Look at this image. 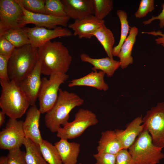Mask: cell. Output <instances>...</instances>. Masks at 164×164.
<instances>
[{"label": "cell", "mask_w": 164, "mask_h": 164, "mask_svg": "<svg viewBox=\"0 0 164 164\" xmlns=\"http://www.w3.org/2000/svg\"><path fill=\"white\" fill-rule=\"evenodd\" d=\"M94 15L98 19L103 20L111 11L113 7L112 0H93Z\"/></svg>", "instance_id": "28"}, {"label": "cell", "mask_w": 164, "mask_h": 164, "mask_svg": "<svg viewBox=\"0 0 164 164\" xmlns=\"http://www.w3.org/2000/svg\"><path fill=\"white\" fill-rule=\"evenodd\" d=\"M38 62V48L30 44L16 48L8 62L9 79L19 86L22 80L34 69Z\"/></svg>", "instance_id": "3"}, {"label": "cell", "mask_w": 164, "mask_h": 164, "mask_svg": "<svg viewBox=\"0 0 164 164\" xmlns=\"http://www.w3.org/2000/svg\"><path fill=\"white\" fill-rule=\"evenodd\" d=\"M162 149L153 144L149 132L144 130L128 149L132 164H157L164 158Z\"/></svg>", "instance_id": "5"}, {"label": "cell", "mask_w": 164, "mask_h": 164, "mask_svg": "<svg viewBox=\"0 0 164 164\" xmlns=\"http://www.w3.org/2000/svg\"><path fill=\"white\" fill-rule=\"evenodd\" d=\"M1 36L9 41L16 48L30 44V40L22 27L11 29Z\"/></svg>", "instance_id": "25"}, {"label": "cell", "mask_w": 164, "mask_h": 164, "mask_svg": "<svg viewBox=\"0 0 164 164\" xmlns=\"http://www.w3.org/2000/svg\"><path fill=\"white\" fill-rule=\"evenodd\" d=\"M78 164H82V163H79Z\"/></svg>", "instance_id": "41"}, {"label": "cell", "mask_w": 164, "mask_h": 164, "mask_svg": "<svg viewBox=\"0 0 164 164\" xmlns=\"http://www.w3.org/2000/svg\"><path fill=\"white\" fill-rule=\"evenodd\" d=\"M161 6L162 9L161 12L158 15H152L151 18L143 21L142 23L144 26L149 25L153 21L158 20L159 21V27L161 28H164V3Z\"/></svg>", "instance_id": "37"}, {"label": "cell", "mask_w": 164, "mask_h": 164, "mask_svg": "<svg viewBox=\"0 0 164 164\" xmlns=\"http://www.w3.org/2000/svg\"><path fill=\"white\" fill-rule=\"evenodd\" d=\"M103 46L108 57L113 58V51L115 40L112 31L103 24L93 33Z\"/></svg>", "instance_id": "23"}, {"label": "cell", "mask_w": 164, "mask_h": 164, "mask_svg": "<svg viewBox=\"0 0 164 164\" xmlns=\"http://www.w3.org/2000/svg\"><path fill=\"white\" fill-rule=\"evenodd\" d=\"M16 48L9 41L0 37V55L10 57Z\"/></svg>", "instance_id": "34"}, {"label": "cell", "mask_w": 164, "mask_h": 164, "mask_svg": "<svg viewBox=\"0 0 164 164\" xmlns=\"http://www.w3.org/2000/svg\"><path fill=\"white\" fill-rule=\"evenodd\" d=\"M49 79H41V85L39 94V109L41 114L50 111L55 104L58 96L60 85L66 81L69 76L66 73L55 72Z\"/></svg>", "instance_id": "6"}, {"label": "cell", "mask_w": 164, "mask_h": 164, "mask_svg": "<svg viewBox=\"0 0 164 164\" xmlns=\"http://www.w3.org/2000/svg\"><path fill=\"white\" fill-rule=\"evenodd\" d=\"M121 24V34L119 41L118 44L114 47L113 55L117 56L120 50L121 47L128 35L130 29L127 20V14L124 10L118 9L116 12Z\"/></svg>", "instance_id": "27"}, {"label": "cell", "mask_w": 164, "mask_h": 164, "mask_svg": "<svg viewBox=\"0 0 164 164\" xmlns=\"http://www.w3.org/2000/svg\"><path fill=\"white\" fill-rule=\"evenodd\" d=\"M116 164H132V156L127 149H122L117 154Z\"/></svg>", "instance_id": "36"}, {"label": "cell", "mask_w": 164, "mask_h": 164, "mask_svg": "<svg viewBox=\"0 0 164 164\" xmlns=\"http://www.w3.org/2000/svg\"><path fill=\"white\" fill-rule=\"evenodd\" d=\"M19 4L23 12V15L19 21L20 27L25 26L26 24H33L36 27H44L52 29L56 28L58 26L66 27L70 19L67 16L56 17L43 14L32 13L26 10Z\"/></svg>", "instance_id": "12"}, {"label": "cell", "mask_w": 164, "mask_h": 164, "mask_svg": "<svg viewBox=\"0 0 164 164\" xmlns=\"http://www.w3.org/2000/svg\"><path fill=\"white\" fill-rule=\"evenodd\" d=\"M95 164H116V155L107 153L97 152L93 155Z\"/></svg>", "instance_id": "33"}, {"label": "cell", "mask_w": 164, "mask_h": 164, "mask_svg": "<svg viewBox=\"0 0 164 164\" xmlns=\"http://www.w3.org/2000/svg\"><path fill=\"white\" fill-rule=\"evenodd\" d=\"M25 158L27 164H48L43 158L39 146L31 139L25 138Z\"/></svg>", "instance_id": "24"}, {"label": "cell", "mask_w": 164, "mask_h": 164, "mask_svg": "<svg viewBox=\"0 0 164 164\" xmlns=\"http://www.w3.org/2000/svg\"><path fill=\"white\" fill-rule=\"evenodd\" d=\"M138 32V29L136 26H134L131 27L129 34L117 56L120 59V67L122 69L127 68L133 62L132 51Z\"/></svg>", "instance_id": "22"}, {"label": "cell", "mask_w": 164, "mask_h": 164, "mask_svg": "<svg viewBox=\"0 0 164 164\" xmlns=\"http://www.w3.org/2000/svg\"><path fill=\"white\" fill-rule=\"evenodd\" d=\"M42 74L39 61L33 70L21 82L19 86L30 102V105H36L41 85Z\"/></svg>", "instance_id": "13"}, {"label": "cell", "mask_w": 164, "mask_h": 164, "mask_svg": "<svg viewBox=\"0 0 164 164\" xmlns=\"http://www.w3.org/2000/svg\"><path fill=\"white\" fill-rule=\"evenodd\" d=\"M45 9L46 15L56 17L67 16L60 0H46Z\"/></svg>", "instance_id": "29"}, {"label": "cell", "mask_w": 164, "mask_h": 164, "mask_svg": "<svg viewBox=\"0 0 164 164\" xmlns=\"http://www.w3.org/2000/svg\"><path fill=\"white\" fill-rule=\"evenodd\" d=\"M39 146L43 158L48 164H63L59 154L54 145L43 139Z\"/></svg>", "instance_id": "26"}, {"label": "cell", "mask_w": 164, "mask_h": 164, "mask_svg": "<svg viewBox=\"0 0 164 164\" xmlns=\"http://www.w3.org/2000/svg\"><path fill=\"white\" fill-rule=\"evenodd\" d=\"M142 33L155 36H158L155 39V43L164 48V33H162L161 31L158 30L150 32H142Z\"/></svg>", "instance_id": "38"}, {"label": "cell", "mask_w": 164, "mask_h": 164, "mask_svg": "<svg viewBox=\"0 0 164 164\" xmlns=\"http://www.w3.org/2000/svg\"><path fill=\"white\" fill-rule=\"evenodd\" d=\"M84 100L77 94L60 88L57 100L52 108L46 113L44 122L52 132L59 129L68 121L69 114L75 108L82 105Z\"/></svg>", "instance_id": "2"}, {"label": "cell", "mask_w": 164, "mask_h": 164, "mask_svg": "<svg viewBox=\"0 0 164 164\" xmlns=\"http://www.w3.org/2000/svg\"><path fill=\"white\" fill-rule=\"evenodd\" d=\"M105 74L101 71H93L83 77L72 80L69 82L68 86L72 87L77 86H86L105 91L108 89L109 87L104 80Z\"/></svg>", "instance_id": "20"}, {"label": "cell", "mask_w": 164, "mask_h": 164, "mask_svg": "<svg viewBox=\"0 0 164 164\" xmlns=\"http://www.w3.org/2000/svg\"><path fill=\"white\" fill-rule=\"evenodd\" d=\"M10 57L0 55V79L9 81L8 69L9 60Z\"/></svg>", "instance_id": "35"}, {"label": "cell", "mask_w": 164, "mask_h": 164, "mask_svg": "<svg viewBox=\"0 0 164 164\" xmlns=\"http://www.w3.org/2000/svg\"><path fill=\"white\" fill-rule=\"evenodd\" d=\"M23 121L10 118L0 132V148L9 151L20 148L25 138Z\"/></svg>", "instance_id": "9"}, {"label": "cell", "mask_w": 164, "mask_h": 164, "mask_svg": "<svg viewBox=\"0 0 164 164\" xmlns=\"http://www.w3.org/2000/svg\"><path fill=\"white\" fill-rule=\"evenodd\" d=\"M122 149V144L114 130H108L101 133L97 147V152L116 155Z\"/></svg>", "instance_id": "21"}, {"label": "cell", "mask_w": 164, "mask_h": 164, "mask_svg": "<svg viewBox=\"0 0 164 164\" xmlns=\"http://www.w3.org/2000/svg\"><path fill=\"white\" fill-rule=\"evenodd\" d=\"M23 15L20 6L15 0H0V37L11 29L20 27L19 21Z\"/></svg>", "instance_id": "10"}, {"label": "cell", "mask_w": 164, "mask_h": 164, "mask_svg": "<svg viewBox=\"0 0 164 164\" xmlns=\"http://www.w3.org/2000/svg\"><path fill=\"white\" fill-rule=\"evenodd\" d=\"M5 114L2 110L0 111V126H2L5 122Z\"/></svg>", "instance_id": "39"}, {"label": "cell", "mask_w": 164, "mask_h": 164, "mask_svg": "<svg viewBox=\"0 0 164 164\" xmlns=\"http://www.w3.org/2000/svg\"><path fill=\"white\" fill-rule=\"evenodd\" d=\"M0 107L10 118L17 119L26 113L30 102L19 86L12 80L0 79Z\"/></svg>", "instance_id": "4"}, {"label": "cell", "mask_w": 164, "mask_h": 164, "mask_svg": "<svg viewBox=\"0 0 164 164\" xmlns=\"http://www.w3.org/2000/svg\"><path fill=\"white\" fill-rule=\"evenodd\" d=\"M63 164H77L80 151V145L74 142H69L68 140L61 138L55 143Z\"/></svg>", "instance_id": "19"}, {"label": "cell", "mask_w": 164, "mask_h": 164, "mask_svg": "<svg viewBox=\"0 0 164 164\" xmlns=\"http://www.w3.org/2000/svg\"><path fill=\"white\" fill-rule=\"evenodd\" d=\"M41 114L36 105L31 106L23 123L25 138L31 139L38 146L43 140L39 128Z\"/></svg>", "instance_id": "14"}, {"label": "cell", "mask_w": 164, "mask_h": 164, "mask_svg": "<svg viewBox=\"0 0 164 164\" xmlns=\"http://www.w3.org/2000/svg\"><path fill=\"white\" fill-rule=\"evenodd\" d=\"M144 130L151 136L153 144L164 148V102L158 103L142 118Z\"/></svg>", "instance_id": "8"}, {"label": "cell", "mask_w": 164, "mask_h": 164, "mask_svg": "<svg viewBox=\"0 0 164 164\" xmlns=\"http://www.w3.org/2000/svg\"><path fill=\"white\" fill-rule=\"evenodd\" d=\"M142 118L141 115L135 118L129 123L125 130L116 129L114 130L122 144L123 149H128L143 131Z\"/></svg>", "instance_id": "17"}, {"label": "cell", "mask_w": 164, "mask_h": 164, "mask_svg": "<svg viewBox=\"0 0 164 164\" xmlns=\"http://www.w3.org/2000/svg\"><path fill=\"white\" fill-rule=\"evenodd\" d=\"M154 9V0H141L140 2L138 8L134 15L137 18H144Z\"/></svg>", "instance_id": "32"}, {"label": "cell", "mask_w": 164, "mask_h": 164, "mask_svg": "<svg viewBox=\"0 0 164 164\" xmlns=\"http://www.w3.org/2000/svg\"><path fill=\"white\" fill-rule=\"evenodd\" d=\"M22 29L29 39L31 46L35 48H38L52 39L61 37H69L73 35L69 29L60 26L52 29L36 26H24Z\"/></svg>", "instance_id": "11"}, {"label": "cell", "mask_w": 164, "mask_h": 164, "mask_svg": "<svg viewBox=\"0 0 164 164\" xmlns=\"http://www.w3.org/2000/svg\"><path fill=\"white\" fill-rule=\"evenodd\" d=\"M0 164H9L7 156H2L0 157Z\"/></svg>", "instance_id": "40"}, {"label": "cell", "mask_w": 164, "mask_h": 164, "mask_svg": "<svg viewBox=\"0 0 164 164\" xmlns=\"http://www.w3.org/2000/svg\"><path fill=\"white\" fill-rule=\"evenodd\" d=\"M98 123L96 115L91 111L80 108L75 115L73 121L68 122L56 132L61 138L73 139L80 136L88 127Z\"/></svg>", "instance_id": "7"}, {"label": "cell", "mask_w": 164, "mask_h": 164, "mask_svg": "<svg viewBox=\"0 0 164 164\" xmlns=\"http://www.w3.org/2000/svg\"><path fill=\"white\" fill-rule=\"evenodd\" d=\"M38 48L42 74L50 76L53 73H66L68 71L72 57L62 42L49 41Z\"/></svg>", "instance_id": "1"}, {"label": "cell", "mask_w": 164, "mask_h": 164, "mask_svg": "<svg viewBox=\"0 0 164 164\" xmlns=\"http://www.w3.org/2000/svg\"><path fill=\"white\" fill-rule=\"evenodd\" d=\"M7 156L9 164H27L25 158V152L20 148L10 150Z\"/></svg>", "instance_id": "31"}, {"label": "cell", "mask_w": 164, "mask_h": 164, "mask_svg": "<svg viewBox=\"0 0 164 164\" xmlns=\"http://www.w3.org/2000/svg\"><path fill=\"white\" fill-rule=\"evenodd\" d=\"M25 9L36 13L45 14L44 0H15Z\"/></svg>", "instance_id": "30"}, {"label": "cell", "mask_w": 164, "mask_h": 164, "mask_svg": "<svg viewBox=\"0 0 164 164\" xmlns=\"http://www.w3.org/2000/svg\"><path fill=\"white\" fill-rule=\"evenodd\" d=\"M81 60L83 62L88 63L93 66V71H101L106 74L108 77H112L115 72L120 66L119 61H116L113 58L107 57L101 58H94L87 54L82 53L80 55Z\"/></svg>", "instance_id": "18"}, {"label": "cell", "mask_w": 164, "mask_h": 164, "mask_svg": "<svg viewBox=\"0 0 164 164\" xmlns=\"http://www.w3.org/2000/svg\"><path fill=\"white\" fill-rule=\"evenodd\" d=\"M105 24L104 20H100L94 15L75 21L69 24L68 27L72 29L73 35L79 39H90L93 36L94 32L101 26Z\"/></svg>", "instance_id": "16"}, {"label": "cell", "mask_w": 164, "mask_h": 164, "mask_svg": "<svg viewBox=\"0 0 164 164\" xmlns=\"http://www.w3.org/2000/svg\"><path fill=\"white\" fill-rule=\"evenodd\" d=\"M67 15L75 20L94 15L93 0H61Z\"/></svg>", "instance_id": "15"}]
</instances>
